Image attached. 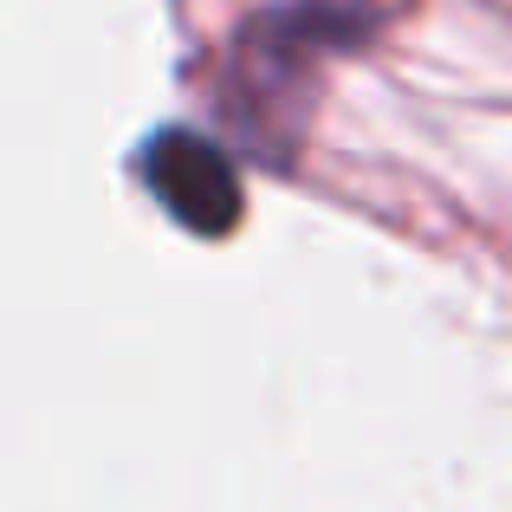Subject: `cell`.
Returning <instances> with one entry per match:
<instances>
[{"label":"cell","mask_w":512,"mask_h":512,"mask_svg":"<svg viewBox=\"0 0 512 512\" xmlns=\"http://www.w3.org/2000/svg\"><path fill=\"white\" fill-rule=\"evenodd\" d=\"M143 175H150L156 201L188 227V234H227L240 221V175L195 130H163L143 150Z\"/></svg>","instance_id":"obj_1"}]
</instances>
